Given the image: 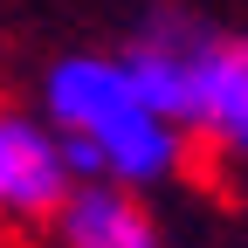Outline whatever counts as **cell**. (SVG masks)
<instances>
[{"instance_id":"3","label":"cell","mask_w":248,"mask_h":248,"mask_svg":"<svg viewBox=\"0 0 248 248\" xmlns=\"http://www.w3.org/2000/svg\"><path fill=\"white\" fill-rule=\"evenodd\" d=\"M69 152L48 131V117L35 104H7L0 97V228H42L55 200L69 193Z\"/></svg>"},{"instance_id":"2","label":"cell","mask_w":248,"mask_h":248,"mask_svg":"<svg viewBox=\"0 0 248 248\" xmlns=\"http://www.w3.org/2000/svg\"><path fill=\"white\" fill-rule=\"evenodd\" d=\"M117 55L145 97L186 124L193 152L248 179V35L207 28L193 14H145Z\"/></svg>"},{"instance_id":"4","label":"cell","mask_w":248,"mask_h":248,"mask_svg":"<svg viewBox=\"0 0 248 248\" xmlns=\"http://www.w3.org/2000/svg\"><path fill=\"white\" fill-rule=\"evenodd\" d=\"M42 241L48 248H166V221L152 193H131L110 179H69V193L42 221Z\"/></svg>"},{"instance_id":"1","label":"cell","mask_w":248,"mask_h":248,"mask_svg":"<svg viewBox=\"0 0 248 248\" xmlns=\"http://www.w3.org/2000/svg\"><path fill=\"white\" fill-rule=\"evenodd\" d=\"M35 110L62 138L76 179H110L131 193H166L193 172V138L145 97L117 48H69L42 69Z\"/></svg>"}]
</instances>
